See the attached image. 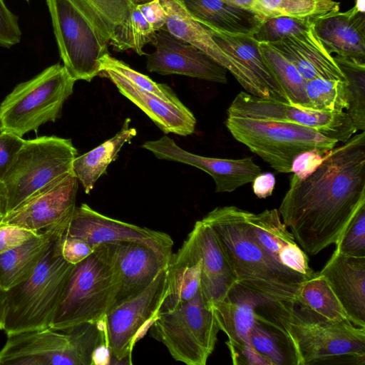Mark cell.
Segmentation results:
<instances>
[{
  "label": "cell",
  "mask_w": 365,
  "mask_h": 365,
  "mask_svg": "<svg viewBox=\"0 0 365 365\" xmlns=\"http://www.w3.org/2000/svg\"><path fill=\"white\" fill-rule=\"evenodd\" d=\"M365 206V133L329 150L312 175L293 174L278 212L306 253L335 245L357 211Z\"/></svg>",
  "instance_id": "6da1fadb"
},
{
  "label": "cell",
  "mask_w": 365,
  "mask_h": 365,
  "mask_svg": "<svg viewBox=\"0 0 365 365\" xmlns=\"http://www.w3.org/2000/svg\"><path fill=\"white\" fill-rule=\"evenodd\" d=\"M255 317L277 336L289 364H365V327L321 317L292 302L257 306Z\"/></svg>",
  "instance_id": "7a4b0ae2"
},
{
  "label": "cell",
  "mask_w": 365,
  "mask_h": 365,
  "mask_svg": "<svg viewBox=\"0 0 365 365\" xmlns=\"http://www.w3.org/2000/svg\"><path fill=\"white\" fill-rule=\"evenodd\" d=\"M202 220L214 231L237 280L258 306L270 302L296 304L307 280L278 264L255 238L246 210L234 205L217 207Z\"/></svg>",
  "instance_id": "3957f363"
},
{
  "label": "cell",
  "mask_w": 365,
  "mask_h": 365,
  "mask_svg": "<svg viewBox=\"0 0 365 365\" xmlns=\"http://www.w3.org/2000/svg\"><path fill=\"white\" fill-rule=\"evenodd\" d=\"M59 237L52 240L31 276L6 291V335L51 327L75 266L62 257Z\"/></svg>",
  "instance_id": "277c9868"
},
{
  "label": "cell",
  "mask_w": 365,
  "mask_h": 365,
  "mask_svg": "<svg viewBox=\"0 0 365 365\" xmlns=\"http://www.w3.org/2000/svg\"><path fill=\"white\" fill-rule=\"evenodd\" d=\"M118 289L114 243L100 245L74 266L51 328L61 330L103 320L114 305Z\"/></svg>",
  "instance_id": "5b68a950"
},
{
  "label": "cell",
  "mask_w": 365,
  "mask_h": 365,
  "mask_svg": "<svg viewBox=\"0 0 365 365\" xmlns=\"http://www.w3.org/2000/svg\"><path fill=\"white\" fill-rule=\"evenodd\" d=\"M104 341L103 321L9 334L0 365H91L95 349Z\"/></svg>",
  "instance_id": "8992f818"
},
{
  "label": "cell",
  "mask_w": 365,
  "mask_h": 365,
  "mask_svg": "<svg viewBox=\"0 0 365 365\" xmlns=\"http://www.w3.org/2000/svg\"><path fill=\"white\" fill-rule=\"evenodd\" d=\"M77 154L71 139L51 135L24 140L3 180L6 215L73 173Z\"/></svg>",
  "instance_id": "52a82bcc"
},
{
  "label": "cell",
  "mask_w": 365,
  "mask_h": 365,
  "mask_svg": "<svg viewBox=\"0 0 365 365\" xmlns=\"http://www.w3.org/2000/svg\"><path fill=\"white\" fill-rule=\"evenodd\" d=\"M75 82L63 65L56 63L16 85L0 104V132L22 138L48 122H55L73 93Z\"/></svg>",
  "instance_id": "ba28073f"
},
{
  "label": "cell",
  "mask_w": 365,
  "mask_h": 365,
  "mask_svg": "<svg viewBox=\"0 0 365 365\" xmlns=\"http://www.w3.org/2000/svg\"><path fill=\"white\" fill-rule=\"evenodd\" d=\"M225 125L237 141L282 173H292V163L299 153L312 149L327 152L339 143L312 128L283 121L227 115Z\"/></svg>",
  "instance_id": "9c48e42d"
},
{
  "label": "cell",
  "mask_w": 365,
  "mask_h": 365,
  "mask_svg": "<svg viewBox=\"0 0 365 365\" xmlns=\"http://www.w3.org/2000/svg\"><path fill=\"white\" fill-rule=\"evenodd\" d=\"M150 336L161 342L171 356L187 365H205L220 331L215 317L200 290L182 307L159 312Z\"/></svg>",
  "instance_id": "30bf717a"
},
{
  "label": "cell",
  "mask_w": 365,
  "mask_h": 365,
  "mask_svg": "<svg viewBox=\"0 0 365 365\" xmlns=\"http://www.w3.org/2000/svg\"><path fill=\"white\" fill-rule=\"evenodd\" d=\"M63 66L75 81H91L101 73L108 46L70 0H46Z\"/></svg>",
  "instance_id": "8fae6325"
},
{
  "label": "cell",
  "mask_w": 365,
  "mask_h": 365,
  "mask_svg": "<svg viewBox=\"0 0 365 365\" xmlns=\"http://www.w3.org/2000/svg\"><path fill=\"white\" fill-rule=\"evenodd\" d=\"M167 290V268L140 293L115 304L104 319L110 364H132L137 341L150 329L159 313Z\"/></svg>",
  "instance_id": "7c38bea8"
},
{
  "label": "cell",
  "mask_w": 365,
  "mask_h": 365,
  "mask_svg": "<svg viewBox=\"0 0 365 365\" xmlns=\"http://www.w3.org/2000/svg\"><path fill=\"white\" fill-rule=\"evenodd\" d=\"M227 115L283 121L312 128L344 143L357 130L346 112L329 113L302 108L284 101L261 98L240 91L227 109Z\"/></svg>",
  "instance_id": "4fadbf2b"
},
{
  "label": "cell",
  "mask_w": 365,
  "mask_h": 365,
  "mask_svg": "<svg viewBox=\"0 0 365 365\" xmlns=\"http://www.w3.org/2000/svg\"><path fill=\"white\" fill-rule=\"evenodd\" d=\"M65 235L79 237L94 247L106 243L136 242L168 259L173 255V240L168 234L113 219L85 203L76 207Z\"/></svg>",
  "instance_id": "5bb4252c"
},
{
  "label": "cell",
  "mask_w": 365,
  "mask_h": 365,
  "mask_svg": "<svg viewBox=\"0 0 365 365\" xmlns=\"http://www.w3.org/2000/svg\"><path fill=\"white\" fill-rule=\"evenodd\" d=\"M78 179L71 173L7 213L0 222L38 233L58 230L65 234L76 208Z\"/></svg>",
  "instance_id": "9a60e30c"
},
{
  "label": "cell",
  "mask_w": 365,
  "mask_h": 365,
  "mask_svg": "<svg viewBox=\"0 0 365 365\" xmlns=\"http://www.w3.org/2000/svg\"><path fill=\"white\" fill-rule=\"evenodd\" d=\"M142 148L151 151L158 159L187 164L205 171L213 178L216 192H233L252 182L262 173L251 157L226 159L195 155L180 148L167 135L146 141Z\"/></svg>",
  "instance_id": "2e32d148"
},
{
  "label": "cell",
  "mask_w": 365,
  "mask_h": 365,
  "mask_svg": "<svg viewBox=\"0 0 365 365\" xmlns=\"http://www.w3.org/2000/svg\"><path fill=\"white\" fill-rule=\"evenodd\" d=\"M152 43L155 51L148 55V71L163 76L183 75L215 83L227 82V71L225 68L197 48L168 31H156Z\"/></svg>",
  "instance_id": "e0dca14e"
},
{
  "label": "cell",
  "mask_w": 365,
  "mask_h": 365,
  "mask_svg": "<svg viewBox=\"0 0 365 365\" xmlns=\"http://www.w3.org/2000/svg\"><path fill=\"white\" fill-rule=\"evenodd\" d=\"M159 1L166 16L163 30L206 53L229 71L247 93L261 97L247 73L216 43L210 30L192 16L182 0Z\"/></svg>",
  "instance_id": "ac0fdd59"
},
{
  "label": "cell",
  "mask_w": 365,
  "mask_h": 365,
  "mask_svg": "<svg viewBox=\"0 0 365 365\" xmlns=\"http://www.w3.org/2000/svg\"><path fill=\"white\" fill-rule=\"evenodd\" d=\"M246 218L258 242L278 264L306 279L316 275L307 253L282 221L278 210L259 213L246 210Z\"/></svg>",
  "instance_id": "d6986e66"
},
{
  "label": "cell",
  "mask_w": 365,
  "mask_h": 365,
  "mask_svg": "<svg viewBox=\"0 0 365 365\" xmlns=\"http://www.w3.org/2000/svg\"><path fill=\"white\" fill-rule=\"evenodd\" d=\"M201 260L200 290L208 307L225 300L237 286L235 274L212 229L202 220L189 233Z\"/></svg>",
  "instance_id": "ffe728a7"
},
{
  "label": "cell",
  "mask_w": 365,
  "mask_h": 365,
  "mask_svg": "<svg viewBox=\"0 0 365 365\" xmlns=\"http://www.w3.org/2000/svg\"><path fill=\"white\" fill-rule=\"evenodd\" d=\"M170 259L143 243H114L119 289L113 306L147 288L167 268Z\"/></svg>",
  "instance_id": "44dd1931"
},
{
  "label": "cell",
  "mask_w": 365,
  "mask_h": 365,
  "mask_svg": "<svg viewBox=\"0 0 365 365\" xmlns=\"http://www.w3.org/2000/svg\"><path fill=\"white\" fill-rule=\"evenodd\" d=\"M318 273L327 281L349 321L365 327V257H349L334 250Z\"/></svg>",
  "instance_id": "7402d4cb"
},
{
  "label": "cell",
  "mask_w": 365,
  "mask_h": 365,
  "mask_svg": "<svg viewBox=\"0 0 365 365\" xmlns=\"http://www.w3.org/2000/svg\"><path fill=\"white\" fill-rule=\"evenodd\" d=\"M312 28L329 53L365 63V14L356 5L316 19Z\"/></svg>",
  "instance_id": "603a6c76"
},
{
  "label": "cell",
  "mask_w": 365,
  "mask_h": 365,
  "mask_svg": "<svg viewBox=\"0 0 365 365\" xmlns=\"http://www.w3.org/2000/svg\"><path fill=\"white\" fill-rule=\"evenodd\" d=\"M100 76L109 78L120 93L140 108L165 134L185 136L195 131L196 118L183 104L178 106L165 101L110 70L103 69Z\"/></svg>",
  "instance_id": "cb8c5ba5"
},
{
  "label": "cell",
  "mask_w": 365,
  "mask_h": 365,
  "mask_svg": "<svg viewBox=\"0 0 365 365\" xmlns=\"http://www.w3.org/2000/svg\"><path fill=\"white\" fill-rule=\"evenodd\" d=\"M267 44L289 60L307 81L314 78L346 81L334 56L327 51L312 27Z\"/></svg>",
  "instance_id": "d4e9b609"
},
{
  "label": "cell",
  "mask_w": 365,
  "mask_h": 365,
  "mask_svg": "<svg viewBox=\"0 0 365 365\" xmlns=\"http://www.w3.org/2000/svg\"><path fill=\"white\" fill-rule=\"evenodd\" d=\"M208 29L216 43L247 73L261 98L287 101L262 54L259 43L252 35H234Z\"/></svg>",
  "instance_id": "484cf974"
},
{
  "label": "cell",
  "mask_w": 365,
  "mask_h": 365,
  "mask_svg": "<svg viewBox=\"0 0 365 365\" xmlns=\"http://www.w3.org/2000/svg\"><path fill=\"white\" fill-rule=\"evenodd\" d=\"M257 300L236 286L223 301L210 305L220 330L227 337L232 361L250 349L249 332L255 322Z\"/></svg>",
  "instance_id": "4316f807"
},
{
  "label": "cell",
  "mask_w": 365,
  "mask_h": 365,
  "mask_svg": "<svg viewBox=\"0 0 365 365\" xmlns=\"http://www.w3.org/2000/svg\"><path fill=\"white\" fill-rule=\"evenodd\" d=\"M201 260L188 234L167 267V290L159 312L178 309L193 299L200 290Z\"/></svg>",
  "instance_id": "83f0119b"
},
{
  "label": "cell",
  "mask_w": 365,
  "mask_h": 365,
  "mask_svg": "<svg viewBox=\"0 0 365 365\" xmlns=\"http://www.w3.org/2000/svg\"><path fill=\"white\" fill-rule=\"evenodd\" d=\"M192 16L207 29L234 35H252L264 21L250 9L220 0H182Z\"/></svg>",
  "instance_id": "f1b7e54d"
},
{
  "label": "cell",
  "mask_w": 365,
  "mask_h": 365,
  "mask_svg": "<svg viewBox=\"0 0 365 365\" xmlns=\"http://www.w3.org/2000/svg\"><path fill=\"white\" fill-rule=\"evenodd\" d=\"M58 230L41 232L25 244L0 255V285L6 291L26 281L43 259Z\"/></svg>",
  "instance_id": "f546056e"
},
{
  "label": "cell",
  "mask_w": 365,
  "mask_h": 365,
  "mask_svg": "<svg viewBox=\"0 0 365 365\" xmlns=\"http://www.w3.org/2000/svg\"><path fill=\"white\" fill-rule=\"evenodd\" d=\"M130 123V119L127 118L120 130L113 138L73 160V173L86 194L90 193L97 180L106 173L108 165L117 158L123 145L136 135V130L129 127Z\"/></svg>",
  "instance_id": "4dcf8cb0"
},
{
  "label": "cell",
  "mask_w": 365,
  "mask_h": 365,
  "mask_svg": "<svg viewBox=\"0 0 365 365\" xmlns=\"http://www.w3.org/2000/svg\"><path fill=\"white\" fill-rule=\"evenodd\" d=\"M97 32L102 43L108 46L115 29L129 15L135 4L150 0H70Z\"/></svg>",
  "instance_id": "1f68e13d"
},
{
  "label": "cell",
  "mask_w": 365,
  "mask_h": 365,
  "mask_svg": "<svg viewBox=\"0 0 365 365\" xmlns=\"http://www.w3.org/2000/svg\"><path fill=\"white\" fill-rule=\"evenodd\" d=\"M295 304L328 320L341 322L349 319L327 281L318 272L313 278L302 283Z\"/></svg>",
  "instance_id": "d6a6232c"
},
{
  "label": "cell",
  "mask_w": 365,
  "mask_h": 365,
  "mask_svg": "<svg viewBox=\"0 0 365 365\" xmlns=\"http://www.w3.org/2000/svg\"><path fill=\"white\" fill-rule=\"evenodd\" d=\"M259 44L264 60L286 96L287 103L312 108L306 92L307 81L297 68L269 44Z\"/></svg>",
  "instance_id": "836d02e7"
},
{
  "label": "cell",
  "mask_w": 365,
  "mask_h": 365,
  "mask_svg": "<svg viewBox=\"0 0 365 365\" xmlns=\"http://www.w3.org/2000/svg\"><path fill=\"white\" fill-rule=\"evenodd\" d=\"M339 2L334 0H254L252 10L262 19L285 16L319 18L339 11Z\"/></svg>",
  "instance_id": "e575fe53"
},
{
  "label": "cell",
  "mask_w": 365,
  "mask_h": 365,
  "mask_svg": "<svg viewBox=\"0 0 365 365\" xmlns=\"http://www.w3.org/2000/svg\"><path fill=\"white\" fill-rule=\"evenodd\" d=\"M155 34L135 4L128 17L115 27L108 44L116 51L132 49L140 56L145 55L143 48L148 43H153Z\"/></svg>",
  "instance_id": "d590c367"
},
{
  "label": "cell",
  "mask_w": 365,
  "mask_h": 365,
  "mask_svg": "<svg viewBox=\"0 0 365 365\" xmlns=\"http://www.w3.org/2000/svg\"><path fill=\"white\" fill-rule=\"evenodd\" d=\"M348 83L349 106L345 111L356 130H365V63L340 56L334 57Z\"/></svg>",
  "instance_id": "8d00e7d4"
},
{
  "label": "cell",
  "mask_w": 365,
  "mask_h": 365,
  "mask_svg": "<svg viewBox=\"0 0 365 365\" xmlns=\"http://www.w3.org/2000/svg\"><path fill=\"white\" fill-rule=\"evenodd\" d=\"M306 92L313 109L341 113L345 112L349 108L347 81L314 78L307 81Z\"/></svg>",
  "instance_id": "74e56055"
},
{
  "label": "cell",
  "mask_w": 365,
  "mask_h": 365,
  "mask_svg": "<svg viewBox=\"0 0 365 365\" xmlns=\"http://www.w3.org/2000/svg\"><path fill=\"white\" fill-rule=\"evenodd\" d=\"M103 69H108L119 74L137 87L165 101L178 106L182 105L168 85L153 81L148 76L136 71L125 62L112 57L109 53L104 55L101 60V72Z\"/></svg>",
  "instance_id": "f35d334b"
},
{
  "label": "cell",
  "mask_w": 365,
  "mask_h": 365,
  "mask_svg": "<svg viewBox=\"0 0 365 365\" xmlns=\"http://www.w3.org/2000/svg\"><path fill=\"white\" fill-rule=\"evenodd\" d=\"M315 19L285 16L265 19L252 36L258 43H274L309 30Z\"/></svg>",
  "instance_id": "ab89813d"
},
{
  "label": "cell",
  "mask_w": 365,
  "mask_h": 365,
  "mask_svg": "<svg viewBox=\"0 0 365 365\" xmlns=\"http://www.w3.org/2000/svg\"><path fill=\"white\" fill-rule=\"evenodd\" d=\"M248 337L251 346L268 365L289 364L286 354L275 334L256 317Z\"/></svg>",
  "instance_id": "60d3db41"
},
{
  "label": "cell",
  "mask_w": 365,
  "mask_h": 365,
  "mask_svg": "<svg viewBox=\"0 0 365 365\" xmlns=\"http://www.w3.org/2000/svg\"><path fill=\"white\" fill-rule=\"evenodd\" d=\"M335 245L341 255L365 257V206L354 215Z\"/></svg>",
  "instance_id": "b9f144b4"
},
{
  "label": "cell",
  "mask_w": 365,
  "mask_h": 365,
  "mask_svg": "<svg viewBox=\"0 0 365 365\" xmlns=\"http://www.w3.org/2000/svg\"><path fill=\"white\" fill-rule=\"evenodd\" d=\"M58 246L63 259L73 265L86 259L96 248L79 237L65 234L58 238Z\"/></svg>",
  "instance_id": "7bdbcfd3"
},
{
  "label": "cell",
  "mask_w": 365,
  "mask_h": 365,
  "mask_svg": "<svg viewBox=\"0 0 365 365\" xmlns=\"http://www.w3.org/2000/svg\"><path fill=\"white\" fill-rule=\"evenodd\" d=\"M39 234L19 225L0 222V255L25 244Z\"/></svg>",
  "instance_id": "ee69618b"
},
{
  "label": "cell",
  "mask_w": 365,
  "mask_h": 365,
  "mask_svg": "<svg viewBox=\"0 0 365 365\" xmlns=\"http://www.w3.org/2000/svg\"><path fill=\"white\" fill-rule=\"evenodd\" d=\"M21 38L17 16L7 8L4 0H0V46L11 48L19 43Z\"/></svg>",
  "instance_id": "f6af8a7d"
},
{
  "label": "cell",
  "mask_w": 365,
  "mask_h": 365,
  "mask_svg": "<svg viewBox=\"0 0 365 365\" xmlns=\"http://www.w3.org/2000/svg\"><path fill=\"white\" fill-rule=\"evenodd\" d=\"M327 152L312 149L299 153L292 163V173L299 180L307 178L322 165Z\"/></svg>",
  "instance_id": "bcb514c9"
},
{
  "label": "cell",
  "mask_w": 365,
  "mask_h": 365,
  "mask_svg": "<svg viewBox=\"0 0 365 365\" xmlns=\"http://www.w3.org/2000/svg\"><path fill=\"white\" fill-rule=\"evenodd\" d=\"M24 142L14 133L0 132V181L3 182Z\"/></svg>",
  "instance_id": "7dc6e473"
},
{
  "label": "cell",
  "mask_w": 365,
  "mask_h": 365,
  "mask_svg": "<svg viewBox=\"0 0 365 365\" xmlns=\"http://www.w3.org/2000/svg\"><path fill=\"white\" fill-rule=\"evenodd\" d=\"M142 14L155 31L163 30L165 27L166 16L159 0L138 4Z\"/></svg>",
  "instance_id": "c3c4849f"
},
{
  "label": "cell",
  "mask_w": 365,
  "mask_h": 365,
  "mask_svg": "<svg viewBox=\"0 0 365 365\" xmlns=\"http://www.w3.org/2000/svg\"><path fill=\"white\" fill-rule=\"evenodd\" d=\"M252 182L255 195L259 198H266L272 195L276 180L272 173H261Z\"/></svg>",
  "instance_id": "681fc988"
},
{
  "label": "cell",
  "mask_w": 365,
  "mask_h": 365,
  "mask_svg": "<svg viewBox=\"0 0 365 365\" xmlns=\"http://www.w3.org/2000/svg\"><path fill=\"white\" fill-rule=\"evenodd\" d=\"M111 362V354L107 341L99 344L92 355L91 365H108Z\"/></svg>",
  "instance_id": "f907efd6"
},
{
  "label": "cell",
  "mask_w": 365,
  "mask_h": 365,
  "mask_svg": "<svg viewBox=\"0 0 365 365\" xmlns=\"http://www.w3.org/2000/svg\"><path fill=\"white\" fill-rule=\"evenodd\" d=\"M6 305V291L0 285V329H4Z\"/></svg>",
  "instance_id": "816d5d0a"
},
{
  "label": "cell",
  "mask_w": 365,
  "mask_h": 365,
  "mask_svg": "<svg viewBox=\"0 0 365 365\" xmlns=\"http://www.w3.org/2000/svg\"><path fill=\"white\" fill-rule=\"evenodd\" d=\"M6 192L2 181H0V222L6 215Z\"/></svg>",
  "instance_id": "f5cc1de1"
},
{
  "label": "cell",
  "mask_w": 365,
  "mask_h": 365,
  "mask_svg": "<svg viewBox=\"0 0 365 365\" xmlns=\"http://www.w3.org/2000/svg\"><path fill=\"white\" fill-rule=\"evenodd\" d=\"M220 1H222L225 3H227L228 4L235 6L247 9H250V6L254 0H220Z\"/></svg>",
  "instance_id": "db71d44e"
},
{
  "label": "cell",
  "mask_w": 365,
  "mask_h": 365,
  "mask_svg": "<svg viewBox=\"0 0 365 365\" xmlns=\"http://www.w3.org/2000/svg\"><path fill=\"white\" fill-rule=\"evenodd\" d=\"M26 1L29 2V0H26Z\"/></svg>",
  "instance_id": "11a10c76"
}]
</instances>
